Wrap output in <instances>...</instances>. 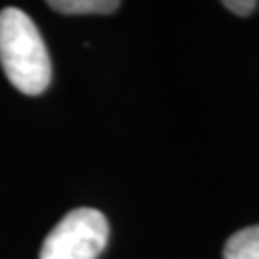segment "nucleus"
<instances>
[{
	"label": "nucleus",
	"instance_id": "1",
	"mask_svg": "<svg viewBox=\"0 0 259 259\" xmlns=\"http://www.w3.org/2000/svg\"><path fill=\"white\" fill-rule=\"evenodd\" d=\"M0 65L24 95H41L52 80V61L44 37L28 13L18 7L0 11Z\"/></svg>",
	"mask_w": 259,
	"mask_h": 259
},
{
	"label": "nucleus",
	"instance_id": "2",
	"mask_svg": "<svg viewBox=\"0 0 259 259\" xmlns=\"http://www.w3.org/2000/svg\"><path fill=\"white\" fill-rule=\"evenodd\" d=\"M108 221L100 209H71L48 233L39 259H97L108 244Z\"/></svg>",
	"mask_w": 259,
	"mask_h": 259
},
{
	"label": "nucleus",
	"instance_id": "3",
	"mask_svg": "<svg viewBox=\"0 0 259 259\" xmlns=\"http://www.w3.org/2000/svg\"><path fill=\"white\" fill-rule=\"evenodd\" d=\"M48 7L63 15H108L121 5L117 0H50Z\"/></svg>",
	"mask_w": 259,
	"mask_h": 259
},
{
	"label": "nucleus",
	"instance_id": "4",
	"mask_svg": "<svg viewBox=\"0 0 259 259\" xmlns=\"http://www.w3.org/2000/svg\"><path fill=\"white\" fill-rule=\"evenodd\" d=\"M225 259H259V225L233 233L225 244Z\"/></svg>",
	"mask_w": 259,
	"mask_h": 259
},
{
	"label": "nucleus",
	"instance_id": "5",
	"mask_svg": "<svg viewBox=\"0 0 259 259\" xmlns=\"http://www.w3.org/2000/svg\"><path fill=\"white\" fill-rule=\"evenodd\" d=\"M223 7H225L227 11H231L233 15H240V18H246V15L255 13V9H257L259 5L255 3V0H225Z\"/></svg>",
	"mask_w": 259,
	"mask_h": 259
}]
</instances>
